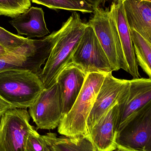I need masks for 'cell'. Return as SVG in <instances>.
<instances>
[{"mask_svg": "<svg viewBox=\"0 0 151 151\" xmlns=\"http://www.w3.org/2000/svg\"><path fill=\"white\" fill-rule=\"evenodd\" d=\"M47 151H94L88 135L76 137H58L55 133L42 135Z\"/></svg>", "mask_w": 151, "mask_h": 151, "instance_id": "obj_17", "label": "cell"}, {"mask_svg": "<svg viewBox=\"0 0 151 151\" xmlns=\"http://www.w3.org/2000/svg\"><path fill=\"white\" fill-rule=\"evenodd\" d=\"M145 1H148L150 2H151V0H145Z\"/></svg>", "mask_w": 151, "mask_h": 151, "instance_id": "obj_28", "label": "cell"}, {"mask_svg": "<svg viewBox=\"0 0 151 151\" xmlns=\"http://www.w3.org/2000/svg\"><path fill=\"white\" fill-rule=\"evenodd\" d=\"M87 26L76 12L63 24L59 37L39 75L45 89L56 83L60 73L70 63L73 54Z\"/></svg>", "mask_w": 151, "mask_h": 151, "instance_id": "obj_1", "label": "cell"}, {"mask_svg": "<svg viewBox=\"0 0 151 151\" xmlns=\"http://www.w3.org/2000/svg\"><path fill=\"white\" fill-rule=\"evenodd\" d=\"M31 7V0H0V16L14 18Z\"/></svg>", "mask_w": 151, "mask_h": 151, "instance_id": "obj_20", "label": "cell"}, {"mask_svg": "<svg viewBox=\"0 0 151 151\" xmlns=\"http://www.w3.org/2000/svg\"><path fill=\"white\" fill-rule=\"evenodd\" d=\"M120 1H122L123 2L126 0H106V1L110 2L112 3H117Z\"/></svg>", "mask_w": 151, "mask_h": 151, "instance_id": "obj_27", "label": "cell"}, {"mask_svg": "<svg viewBox=\"0 0 151 151\" xmlns=\"http://www.w3.org/2000/svg\"><path fill=\"white\" fill-rule=\"evenodd\" d=\"M123 5L130 29L137 32L151 45V2L126 0Z\"/></svg>", "mask_w": 151, "mask_h": 151, "instance_id": "obj_15", "label": "cell"}, {"mask_svg": "<svg viewBox=\"0 0 151 151\" xmlns=\"http://www.w3.org/2000/svg\"><path fill=\"white\" fill-rule=\"evenodd\" d=\"M28 40V38L12 33L0 27V43L8 51H11L19 47Z\"/></svg>", "mask_w": 151, "mask_h": 151, "instance_id": "obj_21", "label": "cell"}, {"mask_svg": "<svg viewBox=\"0 0 151 151\" xmlns=\"http://www.w3.org/2000/svg\"><path fill=\"white\" fill-rule=\"evenodd\" d=\"M29 114L37 129L51 130L59 126L64 116L57 83L42 91L29 107Z\"/></svg>", "mask_w": 151, "mask_h": 151, "instance_id": "obj_9", "label": "cell"}, {"mask_svg": "<svg viewBox=\"0 0 151 151\" xmlns=\"http://www.w3.org/2000/svg\"><path fill=\"white\" fill-rule=\"evenodd\" d=\"M114 151H134L131 150H127L124 148H121V147H117V149Z\"/></svg>", "mask_w": 151, "mask_h": 151, "instance_id": "obj_26", "label": "cell"}, {"mask_svg": "<svg viewBox=\"0 0 151 151\" xmlns=\"http://www.w3.org/2000/svg\"><path fill=\"white\" fill-rule=\"evenodd\" d=\"M88 25L94 30L114 71L122 69L127 71L116 23L110 8H94Z\"/></svg>", "mask_w": 151, "mask_h": 151, "instance_id": "obj_5", "label": "cell"}, {"mask_svg": "<svg viewBox=\"0 0 151 151\" xmlns=\"http://www.w3.org/2000/svg\"><path fill=\"white\" fill-rule=\"evenodd\" d=\"M91 5L93 9L97 7L104 6L106 0H84Z\"/></svg>", "mask_w": 151, "mask_h": 151, "instance_id": "obj_24", "label": "cell"}, {"mask_svg": "<svg viewBox=\"0 0 151 151\" xmlns=\"http://www.w3.org/2000/svg\"><path fill=\"white\" fill-rule=\"evenodd\" d=\"M15 108L0 97V118L9 109Z\"/></svg>", "mask_w": 151, "mask_h": 151, "instance_id": "obj_23", "label": "cell"}, {"mask_svg": "<svg viewBox=\"0 0 151 151\" xmlns=\"http://www.w3.org/2000/svg\"><path fill=\"white\" fill-rule=\"evenodd\" d=\"M129 81L127 90L119 104L117 131L129 119L151 103V79L133 78Z\"/></svg>", "mask_w": 151, "mask_h": 151, "instance_id": "obj_11", "label": "cell"}, {"mask_svg": "<svg viewBox=\"0 0 151 151\" xmlns=\"http://www.w3.org/2000/svg\"><path fill=\"white\" fill-rule=\"evenodd\" d=\"M44 89L39 76L31 72L0 73V97L15 108H29Z\"/></svg>", "mask_w": 151, "mask_h": 151, "instance_id": "obj_4", "label": "cell"}, {"mask_svg": "<svg viewBox=\"0 0 151 151\" xmlns=\"http://www.w3.org/2000/svg\"><path fill=\"white\" fill-rule=\"evenodd\" d=\"M70 62L78 65L87 74L106 73L114 71L93 28L88 24L73 54Z\"/></svg>", "mask_w": 151, "mask_h": 151, "instance_id": "obj_8", "label": "cell"}, {"mask_svg": "<svg viewBox=\"0 0 151 151\" xmlns=\"http://www.w3.org/2000/svg\"><path fill=\"white\" fill-rule=\"evenodd\" d=\"M9 51L0 43V58L4 56Z\"/></svg>", "mask_w": 151, "mask_h": 151, "instance_id": "obj_25", "label": "cell"}, {"mask_svg": "<svg viewBox=\"0 0 151 151\" xmlns=\"http://www.w3.org/2000/svg\"><path fill=\"white\" fill-rule=\"evenodd\" d=\"M130 31L138 65L151 79V45L137 32Z\"/></svg>", "mask_w": 151, "mask_h": 151, "instance_id": "obj_18", "label": "cell"}, {"mask_svg": "<svg viewBox=\"0 0 151 151\" xmlns=\"http://www.w3.org/2000/svg\"><path fill=\"white\" fill-rule=\"evenodd\" d=\"M16 28L18 35H25L28 39L45 37L49 33L42 8L31 7L29 9L9 21Z\"/></svg>", "mask_w": 151, "mask_h": 151, "instance_id": "obj_16", "label": "cell"}, {"mask_svg": "<svg viewBox=\"0 0 151 151\" xmlns=\"http://www.w3.org/2000/svg\"><path fill=\"white\" fill-rule=\"evenodd\" d=\"M129 83V80L115 78L112 72L106 73L87 120L88 135L99 119L121 101Z\"/></svg>", "mask_w": 151, "mask_h": 151, "instance_id": "obj_10", "label": "cell"}, {"mask_svg": "<svg viewBox=\"0 0 151 151\" xmlns=\"http://www.w3.org/2000/svg\"><path fill=\"white\" fill-rule=\"evenodd\" d=\"M117 26L124 58L127 67L128 73L134 79L140 78L138 65L135 54L134 49L124 9L123 2L112 3L110 8Z\"/></svg>", "mask_w": 151, "mask_h": 151, "instance_id": "obj_13", "label": "cell"}, {"mask_svg": "<svg viewBox=\"0 0 151 151\" xmlns=\"http://www.w3.org/2000/svg\"><path fill=\"white\" fill-rule=\"evenodd\" d=\"M87 75L78 65L70 62L58 76L56 82L60 89L64 117L74 104L82 88Z\"/></svg>", "mask_w": 151, "mask_h": 151, "instance_id": "obj_12", "label": "cell"}, {"mask_svg": "<svg viewBox=\"0 0 151 151\" xmlns=\"http://www.w3.org/2000/svg\"><path fill=\"white\" fill-rule=\"evenodd\" d=\"M117 147L134 151H151V103L117 131Z\"/></svg>", "mask_w": 151, "mask_h": 151, "instance_id": "obj_7", "label": "cell"}, {"mask_svg": "<svg viewBox=\"0 0 151 151\" xmlns=\"http://www.w3.org/2000/svg\"><path fill=\"white\" fill-rule=\"evenodd\" d=\"M52 9H63L82 13H93L94 9L84 0H31Z\"/></svg>", "mask_w": 151, "mask_h": 151, "instance_id": "obj_19", "label": "cell"}, {"mask_svg": "<svg viewBox=\"0 0 151 151\" xmlns=\"http://www.w3.org/2000/svg\"><path fill=\"white\" fill-rule=\"evenodd\" d=\"M26 151H47L45 141L37 131L31 134L27 142Z\"/></svg>", "mask_w": 151, "mask_h": 151, "instance_id": "obj_22", "label": "cell"}, {"mask_svg": "<svg viewBox=\"0 0 151 151\" xmlns=\"http://www.w3.org/2000/svg\"><path fill=\"white\" fill-rule=\"evenodd\" d=\"M60 33L59 29L41 40L29 39L19 47L9 51L0 58V73L27 71L40 75L41 67L48 58Z\"/></svg>", "mask_w": 151, "mask_h": 151, "instance_id": "obj_3", "label": "cell"}, {"mask_svg": "<svg viewBox=\"0 0 151 151\" xmlns=\"http://www.w3.org/2000/svg\"><path fill=\"white\" fill-rule=\"evenodd\" d=\"M30 118L24 108H11L2 115L0 151H26L28 137L36 131L29 123Z\"/></svg>", "mask_w": 151, "mask_h": 151, "instance_id": "obj_6", "label": "cell"}, {"mask_svg": "<svg viewBox=\"0 0 151 151\" xmlns=\"http://www.w3.org/2000/svg\"><path fill=\"white\" fill-rule=\"evenodd\" d=\"M119 104L114 105L93 127L88 136L94 151H114L116 144Z\"/></svg>", "mask_w": 151, "mask_h": 151, "instance_id": "obj_14", "label": "cell"}, {"mask_svg": "<svg viewBox=\"0 0 151 151\" xmlns=\"http://www.w3.org/2000/svg\"><path fill=\"white\" fill-rule=\"evenodd\" d=\"M106 73L87 74L74 104L58 126L59 134L68 137L88 135L87 120Z\"/></svg>", "mask_w": 151, "mask_h": 151, "instance_id": "obj_2", "label": "cell"}]
</instances>
